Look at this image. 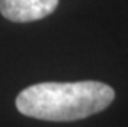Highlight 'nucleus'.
<instances>
[{"label": "nucleus", "instance_id": "obj_2", "mask_svg": "<svg viewBox=\"0 0 128 127\" xmlns=\"http://www.w3.org/2000/svg\"><path fill=\"white\" fill-rule=\"evenodd\" d=\"M60 0H0V12L15 23L37 22L50 15Z\"/></svg>", "mask_w": 128, "mask_h": 127}, {"label": "nucleus", "instance_id": "obj_1", "mask_svg": "<svg viewBox=\"0 0 128 127\" xmlns=\"http://www.w3.org/2000/svg\"><path fill=\"white\" fill-rule=\"evenodd\" d=\"M114 90L101 81L38 83L23 89L17 100L18 112L43 121H76L105 110Z\"/></svg>", "mask_w": 128, "mask_h": 127}]
</instances>
